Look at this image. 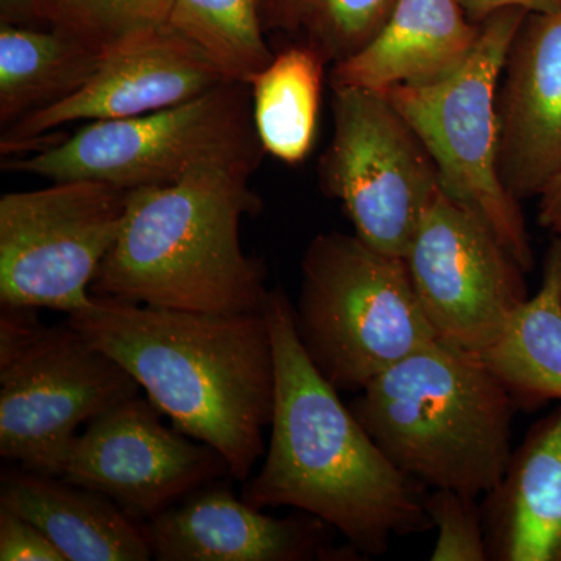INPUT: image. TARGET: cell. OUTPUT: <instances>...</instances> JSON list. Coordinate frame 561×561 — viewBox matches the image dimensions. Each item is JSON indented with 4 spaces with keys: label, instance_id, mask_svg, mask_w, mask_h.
<instances>
[{
    "label": "cell",
    "instance_id": "cell-1",
    "mask_svg": "<svg viewBox=\"0 0 561 561\" xmlns=\"http://www.w3.org/2000/svg\"><path fill=\"white\" fill-rule=\"evenodd\" d=\"M264 313L275 348V409L267 456L243 482L242 500L317 516L365 557L386 556L394 537L434 529L424 507L430 489L391 463L313 367L283 287L271 289Z\"/></svg>",
    "mask_w": 561,
    "mask_h": 561
},
{
    "label": "cell",
    "instance_id": "cell-2",
    "mask_svg": "<svg viewBox=\"0 0 561 561\" xmlns=\"http://www.w3.org/2000/svg\"><path fill=\"white\" fill-rule=\"evenodd\" d=\"M70 327L133 378L173 427L208 443L230 478L247 482L264 456L276 398L275 348L265 313H201L92 297Z\"/></svg>",
    "mask_w": 561,
    "mask_h": 561
},
{
    "label": "cell",
    "instance_id": "cell-3",
    "mask_svg": "<svg viewBox=\"0 0 561 561\" xmlns=\"http://www.w3.org/2000/svg\"><path fill=\"white\" fill-rule=\"evenodd\" d=\"M256 162H219L168 186L128 191L119 238L92 297L172 311L264 313L267 267L242 249L241 221L261 209Z\"/></svg>",
    "mask_w": 561,
    "mask_h": 561
},
{
    "label": "cell",
    "instance_id": "cell-4",
    "mask_svg": "<svg viewBox=\"0 0 561 561\" xmlns=\"http://www.w3.org/2000/svg\"><path fill=\"white\" fill-rule=\"evenodd\" d=\"M350 409L398 470L483 496L511 460V393L481 354L431 343L373 379Z\"/></svg>",
    "mask_w": 561,
    "mask_h": 561
},
{
    "label": "cell",
    "instance_id": "cell-5",
    "mask_svg": "<svg viewBox=\"0 0 561 561\" xmlns=\"http://www.w3.org/2000/svg\"><path fill=\"white\" fill-rule=\"evenodd\" d=\"M291 312L302 350L341 393H359L398 362L440 341L404 260L356 234L332 231L312 239Z\"/></svg>",
    "mask_w": 561,
    "mask_h": 561
},
{
    "label": "cell",
    "instance_id": "cell-6",
    "mask_svg": "<svg viewBox=\"0 0 561 561\" xmlns=\"http://www.w3.org/2000/svg\"><path fill=\"white\" fill-rule=\"evenodd\" d=\"M124 367L68 321L46 327L38 309L0 308V456L61 476L77 431L139 394Z\"/></svg>",
    "mask_w": 561,
    "mask_h": 561
},
{
    "label": "cell",
    "instance_id": "cell-7",
    "mask_svg": "<svg viewBox=\"0 0 561 561\" xmlns=\"http://www.w3.org/2000/svg\"><path fill=\"white\" fill-rule=\"evenodd\" d=\"M527 11H496L481 22L478 43L459 68L437 81L382 92L409 122L437 165L446 197L489 221L527 273L534 271L519 201L500 175L497 90Z\"/></svg>",
    "mask_w": 561,
    "mask_h": 561
},
{
    "label": "cell",
    "instance_id": "cell-8",
    "mask_svg": "<svg viewBox=\"0 0 561 561\" xmlns=\"http://www.w3.org/2000/svg\"><path fill=\"white\" fill-rule=\"evenodd\" d=\"M247 88L225 81L171 108L91 122L68 139L2 165L51 181L91 180L135 191L168 186L219 162L260 164L265 151Z\"/></svg>",
    "mask_w": 561,
    "mask_h": 561
},
{
    "label": "cell",
    "instance_id": "cell-9",
    "mask_svg": "<svg viewBox=\"0 0 561 561\" xmlns=\"http://www.w3.org/2000/svg\"><path fill=\"white\" fill-rule=\"evenodd\" d=\"M332 91L334 133L319 164L321 187L341 202L357 238L402 257L442 191L437 165L386 94Z\"/></svg>",
    "mask_w": 561,
    "mask_h": 561
},
{
    "label": "cell",
    "instance_id": "cell-10",
    "mask_svg": "<svg viewBox=\"0 0 561 561\" xmlns=\"http://www.w3.org/2000/svg\"><path fill=\"white\" fill-rule=\"evenodd\" d=\"M128 191L54 181L0 198V305L69 313L90 308L91 284L119 238Z\"/></svg>",
    "mask_w": 561,
    "mask_h": 561
},
{
    "label": "cell",
    "instance_id": "cell-11",
    "mask_svg": "<svg viewBox=\"0 0 561 561\" xmlns=\"http://www.w3.org/2000/svg\"><path fill=\"white\" fill-rule=\"evenodd\" d=\"M402 260L438 339L470 353L500 341L529 300L527 272L489 221L442 191Z\"/></svg>",
    "mask_w": 561,
    "mask_h": 561
},
{
    "label": "cell",
    "instance_id": "cell-12",
    "mask_svg": "<svg viewBox=\"0 0 561 561\" xmlns=\"http://www.w3.org/2000/svg\"><path fill=\"white\" fill-rule=\"evenodd\" d=\"M161 415L139 394L102 412L77 435L60 478L110 497L144 524L230 476L216 448L164 426Z\"/></svg>",
    "mask_w": 561,
    "mask_h": 561
},
{
    "label": "cell",
    "instance_id": "cell-13",
    "mask_svg": "<svg viewBox=\"0 0 561 561\" xmlns=\"http://www.w3.org/2000/svg\"><path fill=\"white\" fill-rule=\"evenodd\" d=\"M225 81L208 57L165 22L140 28L103 47L98 69L79 91L3 128L0 151L7 157L35 150L50 131L72 122L171 108Z\"/></svg>",
    "mask_w": 561,
    "mask_h": 561
},
{
    "label": "cell",
    "instance_id": "cell-14",
    "mask_svg": "<svg viewBox=\"0 0 561 561\" xmlns=\"http://www.w3.org/2000/svg\"><path fill=\"white\" fill-rule=\"evenodd\" d=\"M158 561H353V546L332 545L334 529L300 512L265 515L216 481L144 523Z\"/></svg>",
    "mask_w": 561,
    "mask_h": 561
},
{
    "label": "cell",
    "instance_id": "cell-15",
    "mask_svg": "<svg viewBox=\"0 0 561 561\" xmlns=\"http://www.w3.org/2000/svg\"><path fill=\"white\" fill-rule=\"evenodd\" d=\"M497 90L500 175L516 201L561 175V10L529 13Z\"/></svg>",
    "mask_w": 561,
    "mask_h": 561
},
{
    "label": "cell",
    "instance_id": "cell-16",
    "mask_svg": "<svg viewBox=\"0 0 561 561\" xmlns=\"http://www.w3.org/2000/svg\"><path fill=\"white\" fill-rule=\"evenodd\" d=\"M481 33L457 0H394L381 28L346 60L335 62L330 83L387 92L432 83L470 57Z\"/></svg>",
    "mask_w": 561,
    "mask_h": 561
},
{
    "label": "cell",
    "instance_id": "cell-17",
    "mask_svg": "<svg viewBox=\"0 0 561 561\" xmlns=\"http://www.w3.org/2000/svg\"><path fill=\"white\" fill-rule=\"evenodd\" d=\"M481 512L489 561H561V405L531 424Z\"/></svg>",
    "mask_w": 561,
    "mask_h": 561
},
{
    "label": "cell",
    "instance_id": "cell-18",
    "mask_svg": "<svg viewBox=\"0 0 561 561\" xmlns=\"http://www.w3.org/2000/svg\"><path fill=\"white\" fill-rule=\"evenodd\" d=\"M0 508L36 527L66 561H149L153 559L144 524L110 497L60 476L7 470L0 479Z\"/></svg>",
    "mask_w": 561,
    "mask_h": 561
},
{
    "label": "cell",
    "instance_id": "cell-19",
    "mask_svg": "<svg viewBox=\"0 0 561 561\" xmlns=\"http://www.w3.org/2000/svg\"><path fill=\"white\" fill-rule=\"evenodd\" d=\"M481 356L518 411L561 401V238L556 236L546 251L540 290Z\"/></svg>",
    "mask_w": 561,
    "mask_h": 561
},
{
    "label": "cell",
    "instance_id": "cell-20",
    "mask_svg": "<svg viewBox=\"0 0 561 561\" xmlns=\"http://www.w3.org/2000/svg\"><path fill=\"white\" fill-rule=\"evenodd\" d=\"M102 50L58 28L0 22L2 127L79 91L98 69Z\"/></svg>",
    "mask_w": 561,
    "mask_h": 561
},
{
    "label": "cell",
    "instance_id": "cell-21",
    "mask_svg": "<svg viewBox=\"0 0 561 561\" xmlns=\"http://www.w3.org/2000/svg\"><path fill=\"white\" fill-rule=\"evenodd\" d=\"M327 65L319 51L297 44L275 55L251 81L254 128L265 153L291 165L308 157Z\"/></svg>",
    "mask_w": 561,
    "mask_h": 561
},
{
    "label": "cell",
    "instance_id": "cell-22",
    "mask_svg": "<svg viewBox=\"0 0 561 561\" xmlns=\"http://www.w3.org/2000/svg\"><path fill=\"white\" fill-rule=\"evenodd\" d=\"M165 24L194 44L227 81L249 84L273 60L262 0H172Z\"/></svg>",
    "mask_w": 561,
    "mask_h": 561
},
{
    "label": "cell",
    "instance_id": "cell-23",
    "mask_svg": "<svg viewBox=\"0 0 561 561\" xmlns=\"http://www.w3.org/2000/svg\"><path fill=\"white\" fill-rule=\"evenodd\" d=\"M394 0H262L272 27L300 36L327 62L346 60L381 28Z\"/></svg>",
    "mask_w": 561,
    "mask_h": 561
},
{
    "label": "cell",
    "instance_id": "cell-24",
    "mask_svg": "<svg viewBox=\"0 0 561 561\" xmlns=\"http://www.w3.org/2000/svg\"><path fill=\"white\" fill-rule=\"evenodd\" d=\"M172 0H44V24L95 47L164 24Z\"/></svg>",
    "mask_w": 561,
    "mask_h": 561
},
{
    "label": "cell",
    "instance_id": "cell-25",
    "mask_svg": "<svg viewBox=\"0 0 561 561\" xmlns=\"http://www.w3.org/2000/svg\"><path fill=\"white\" fill-rule=\"evenodd\" d=\"M437 541L432 561H489L478 497L449 489H430L424 500Z\"/></svg>",
    "mask_w": 561,
    "mask_h": 561
},
{
    "label": "cell",
    "instance_id": "cell-26",
    "mask_svg": "<svg viewBox=\"0 0 561 561\" xmlns=\"http://www.w3.org/2000/svg\"><path fill=\"white\" fill-rule=\"evenodd\" d=\"M0 560L66 561V557L35 524L0 508Z\"/></svg>",
    "mask_w": 561,
    "mask_h": 561
},
{
    "label": "cell",
    "instance_id": "cell-27",
    "mask_svg": "<svg viewBox=\"0 0 561 561\" xmlns=\"http://www.w3.org/2000/svg\"><path fill=\"white\" fill-rule=\"evenodd\" d=\"M472 22H482L496 11L522 9L527 13H556L561 0H457Z\"/></svg>",
    "mask_w": 561,
    "mask_h": 561
},
{
    "label": "cell",
    "instance_id": "cell-28",
    "mask_svg": "<svg viewBox=\"0 0 561 561\" xmlns=\"http://www.w3.org/2000/svg\"><path fill=\"white\" fill-rule=\"evenodd\" d=\"M0 22L32 27L44 24V0H0Z\"/></svg>",
    "mask_w": 561,
    "mask_h": 561
},
{
    "label": "cell",
    "instance_id": "cell-29",
    "mask_svg": "<svg viewBox=\"0 0 561 561\" xmlns=\"http://www.w3.org/2000/svg\"><path fill=\"white\" fill-rule=\"evenodd\" d=\"M538 197H540V208H538L540 224L553 236L561 238V175L552 180Z\"/></svg>",
    "mask_w": 561,
    "mask_h": 561
}]
</instances>
